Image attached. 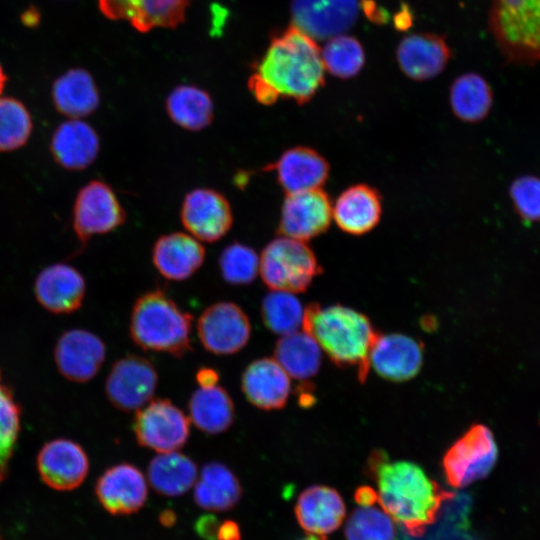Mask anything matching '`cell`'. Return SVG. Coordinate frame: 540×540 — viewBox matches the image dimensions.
Listing matches in <instances>:
<instances>
[{
	"label": "cell",
	"mask_w": 540,
	"mask_h": 540,
	"mask_svg": "<svg viewBox=\"0 0 540 540\" xmlns=\"http://www.w3.org/2000/svg\"><path fill=\"white\" fill-rule=\"evenodd\" d=\"M377 487V500L387 514L411 536H421L435 522L450 492L439 487L410 461H390L382 450L368 459Z\"/></svg>",
	"instance_id": "6da1fadb"
},
{
	"label": "cell",
	"mask_w": 540,
	"mask_h": 540,
	"mask_svg": "<svg viewBox=\"0 0 540 540\" xmlns=\"http://www.w3.org/2000/svg\"><path fill=\"white\" fill-rule=\"evenodd\" d=\"M325 68L316 41L290 25L272 36L250 76L277 99L308 102L324 84Z\"/></svg>",
	"instance_id": "7a4b0ae2"
},
{
	"label": "cell",
	"mask_w": 540,
	"mask_h": 540,
	"mask_svg": "<svg viewBox=\"0 0 540 540\" xmlns=\"http://www.w3.org/2000/svg\"><path fill=\"white\" fill-rule=\"evenodd\" d=\"M302 327L335 364L355 367L359 380H365L379 335L367 316L342 305L311 304L305 308Z\"/></svg>",
	"instance_id": "3957f363"
},
{
	"label": "cell",
	"mask_w": 540,
	"mask_h": 540,
	"mask_svg": "<svg viewBox=\"0 0 540 540\" xmlns=\"http://www.w3.org/2000/svg\"><path fill=\"white\" fill-rule=\"evenodd\" d=\"M192 316L161 290L140 296L131 312L129 331L133 342L143 350L182 357L192 350Z\"/></svg>",
	"instance_id": "277c9868"
},
{
	"label": "cell",
	"mask_w": 540,
	"mask_h": 540,
	"mask_svg": "<svg viewBox=\"0 0 540 540\" xmlns=\"http://www.w3.org/2000/svg\"><path fill=\"white\" fill-rule=\"evenodd\" d=\"M488 24L507 62H540V0H494Z\"/></svg>",
	"instance_id": "5b68a950"
},
{
	"label": "cell",
	"mask_w": 540,
	"mask_h": 540,
	"mask_svg": "<svg viewBox=\"0 0 540 540\" xmlns=\"http://www.w3.org/2000/svg\"><path fill=\"white\" fill-rule=\"evenodd\" d=\"M259 256V274L271 290L303 292L320 273L318 261L305 241L280 235Z\"/></svg>",
	"instance_id": "8992f818"
},
{
	"label": "cell",
	"mask_w": 540,
	"mask_h": 540,
	"mask_svg": "<svg viewBox=\"0 0 540 540\" xmlns=\"http://www.w3.org/2000/svg\"><path fill=\"white\" fill-rule=\"evenodd\" d=\"M497 458L492 431L483 424H474L446 451L442 466L448 483L463 488L487 477Z\"/></svg>",
	"instance_id": "52a82bcc"
},
{
	"label": "cell",
	"mask_w": 540,
	"mask_h": 540,
	"mask_svg": "<svg viewBox=\"0 0 540 540\" xmlns=\"http://www.w3.org/2000/svg\"><path fill=\"white\" fill-rule=\"evenodd\" d=\"M126 213L113 189L92 180L77 193L72 210V227L80 242L114 231L124 224Z\"/></svg>",
	"instance_id": "ba28073f"
},
{
	"label": "cell",
	"mask_w": 540,
	"mask_h": 540,
	"mask_svg": "<svg viewBox=\"0 0 540 540\" xmlns=\"http://www.w3.org/2000/svg\"><path fill=\"white\" fill-rule=\"evenodd\" d=\"M133 429L140 446L166 453L186 444L190 420L169 399H155L137 410Z\"/></svg>",
	"instance_id": "9c48e42d"
},
{
	"label": "cell",
	"mask_w": 540,
	"mask_h": 540,
	"mask_svg": "<svg viewBox=\"0 0 540 540\" xmlns=\"http://www.w3.org/2000/svg\"><path fill=\"white\" fill-rule=\"evenodd\" d=\"M158 382L154 365L139 355L118 359L106 378L105 393L119 410L137 411L151 401Z\"/></svg>",
	"instance_id": "30bf717a"
},
{
	"label": "cell",
	"mask_w": 540,
	"mask_h": 540,
	"mask_svg": "<svg viewBox=\"0 0 540 540\" xmlns=\"http://www.w3.org/2000/svg\"><path fill=\"white\" fill-rule=\"evenodd\" d=\"M197 333L207 351L216 355H230L247 344L251 324L241 307L222 301L203 311L197 321Z\"/></svg>",
	"instance_id": "8fae6325"
},
{
	"label": "cell",
	"mask_w": 540,
	"mask_h": 540,
	"mask_svg": "<svg viewBox=\"0 0 540 540\" xmlns=\"http://www.w3.org/2000/svg\"><path fill=\"white\" fill-rule=\"evenodd\" d=\"M358 0H292V25L316 40L330 39L352 28L358 18Z\"/></svg>",
	"instance_id": "7c38bea8"
},
{
	"label": "cell",
	"mask_w": 540,
	"mask_h": 540,
	"mask_svg": "<svg viewBox=\"0 0 540 540\" xmlns=\"http://www.w3.org/2000/svg\"><path fill=\"white\" fill-rule=\"evenodd\" d=\"M186 231L200 242H216L224 237L233 223L227 198L210 188H197L186 194L181 210Z\"/></svg>",
	"instance_id": "4fadbf2b"
},
{
	"label": "cell",
	"mask_w": 540,
	"mask_h": 540,
	"mask_svg": "<svg viewBox=\"0 0 540 540\" xmlns=\"http://www.w3.org/2000/svg\"><path fill=\"white\" fill-rule=\"evenodd\" d=\"M36 466L42 481L52 489L70 491L79 487L89 471L83 447L67 438L46 442L39 450Z\"/></svg>",
	"instance_id": "5bb4252c"
},
{
	"label": "cell",
	"mask_w": 540,
	"mask_h": 540,
	"mask_svg": "<svg viewBox=\"0 0 540 540\" xmlns=\"http://www.w3.org/2000/svg\"><path fill=\"white\" fill-rule=\"evenodd\" d=\"M332 220V204L321 190L286 194L281 208L280 234L307 241L326 231Z\"/></svg>",
	"instance_id": "9a60e30c"
},
{
	"label": "cell",
	"mask_w": 540,
	"mask_h": 540,
	"mask_svg": "<svg viewBox=\"0 0 540 540\" xmlns=\"http://www.w3.org/2000/svg\"><path fill=\"white\" fill-rule=\"evenodd\" d=\"M106 356L104 342L84 329H70L58 338L54 360L60 374L66 379L84 383L99 372Z\"/></svg>",
	"instance_id": "2e32d148"
},
{
	"label": "cell",
	"mask_w": 540,
	"mask_h": 540,
	"mask_svg": "<svg viewBox=\"0 0 540 540\" xmlns=\"http://www.w3.org/2000/svg\"><path fill=\"white\" fill-rule=\"evenodd\" d=\"M191 0H98L102 14L111 20H126L137 31L176 28L183 22Z\"/></svg>",
	"instance_id": "e0dca14e"
},
{
	"label": "cell",
	"mask_w": 540,
	"mask_h": 540,
	"mask_svg": "<svg viewBox=\"0 0 540 540\" xmlns=\"http://www.w3.org/2000/svg\"><path fill=\"white\" fill-rule=\"evenodd\" d=\"M86 284L83 275L67 263H53L35 278L34 294L38 303L53 314H70L84 300Z\"/></svg>",
	"instance_id": "ac0fdd59"
},
{
	"label": "cell",
	"mask_w": 540,
	"mask_h": 540,
	"mask_svg": "<svg viewBox=\"0 0 540 540\" xmlns=\"http://www.w3.org/2000/svg\"><path fill=\"white\" fill-rule=\"evenodd\" d=\"M95 493L103 508L113 515L138 511L146 502L147 482L132 464L120 463L106 469L98 478Z\"/></svg>",
	"instance_id": "d6986e66"
},
{
	"label": "cell",
	"mask_w": 540,
	"mask_h": 540,
	"mask_svg": "<svg viewBox=\"0 0 540 540\" xmlns=\"http://www.w3.org/2000/svg\"><path fill=\"white\" fill-rule=\"evenodd\" d=\"M422 345L403 334L378 335L369 356L370 366L390 381H406L420 370Z\"/></svg>",
	"instance_id": "ffe728a7"
},
{
	"label": "cell",
	"mask_w": 540,
	"mask_h": 540,
	"mask_svg": "<svg viewBox=\"0 0 540 540\" xmlns=\"http://www.w3.org/2000/svg\"><path fill=\"white\" fill-rule=\"evenodd\" d=\"M451 57L444 38L431 33L405 36L398 44L396 58L402 72L412 80H429L439 75Z\"/></svg>",
	"instance_id": "44dd1931"
},
{
	"label": "cell",
	"mask_w": 540,
	"mask_h": 540,
	"mask_svg": "<svg viewBox=\"0 0 540 540\" xmlns=\"http://www.w3.org/2000/svg\"><path fill=\"white\" fill-rule=\"evenodd\" d=\"M55 162L64 169L78 171L97 158L100 140L95 129L82 119H68L54 130L49 146Z\"/></svg>",
	"instance_id": "7402d4cb"
},
{
	"label": "cell",
	"mask_w": 540,
	"mask_h": 540,
	"mask_svg": "<svg viewBox=\"0 0 540 540\" xmlns=\"http://www.w3.org/2000/svg\"><path fill=\"white\" fill-rule=\"evenodd\" d=\"M241 388L247 400L262 410L285 406L290 390V376L274 358L251 362L242 374Z\"/></svg>",
	"instance_id": "603a6c76"
},
{
	"label": "cell",
	"mask_w": 540,
	"mask_h": 540,
	"mask_svg": "<svg viewBox=\"0 0 540 540\" xmlns=\"http://www.w3.org/2000/svg\"><path fill=\"white\" fill-rule=\"evenodd\" d=\"M264 170L275 171L286 194L320 189L329 174L327 161L317 151L302 146L286 150Z\"/></svg>",
	"instance_id": "cb8c5ba5"
},
{
	"label": "cell",
	"mask_w": 540,
	"mask_h": 540,
	"mask_svg": "<svg viewBox=\"0 0 540 540\" xmlns=\"http://www.w3.org/2000/svg\"><path fill=\"white\" fill-rule=\"evenodd\" d=\"M205 249L202 242L189 233L173 232L161 236L152 250L157 271L166 279L183 281L203 264Z\"/></svg>",
	"instance_id": "d4e9b609"
},
{
	"label": "cell",
	"mask_w": 540,
	"mask_h": 540,
	"mask_svg": "<svg viewBox=\"0 0 540 540\" xmlns=\"http://www.w3.org/2000/svg\"><path fill=\"white\" fill-rule=\"evenodd\" d=\"M345 504L333 488L314 485L298 497L295 514L301 527L313 534L323 536L336 530L345 517Z\"/></svg>",
	"instance_id": "484cf974"
},
{
	"label": "cell",
	"mask_w": 540,
	"mask_h": 540,
	"mask_svg": "<svg viewBox=\"0 0 540 540\" xmlns=\"http://www.w3.org/2000/svg\"><path fill=\"white\" fill-rule=\"evenodd\" d=\"M378 193L367 185H354L344 190L332 205V219L338 227L352 235L372 230L381 217Z\"/></svg>",
	"instance_id": "4316f807"
},
{
	"label": "cell",
	"mask_w": 540,
	"mask_h": 540,
	"mask_svg": "<svg viewBox=\"0 0 540 540\" xmlns=\"http://www.w3.org/2000/svg\"><path fill=\"white\" fill-rule=\"evenodd\" d=\"M53 104L68 119H82L96 111L100 95L91 74L73 68L59 76L52 85Z\"/></svg>",
	"instance_id": "83f0119b"
},
{
	"label": "cell",
	"mask_w": 540,
	"mask_h": 540,
	"mask_svg": "<svg viewBox=\"0 0 540 540\" xmlns=\"http://www.w3.org/2000/svg\"><path fill=\"white\" fill-rule=\"evenodd\" d=\"M242 496V487L235 474L224 464H205L194 484V501L210 511L233 508Z\"/></svg>",
	"instance_id": "f1b7e54d"
},
{
	"label": "cell",
	"mask_w": 540,
	"mask_h": 540,
	"mask_svg": "<svg viewBox=\"0 0 540 540\" xmlns=\"http://www.w3.org/2000/svg\"><path fill=\"white\" fill-rule=\"evenodd\" d=\"M147 477L157 493L176 497L195 484L197 466L191 458L177 451L159 453L149 462Z\"/></svg>",
	"instance_id": "f546056e"
},
{
	"label": "cell",
	"mask_w": 540,
	"mask_h": 540,
	"mask_svg": "<svg viewBox=\"0 0 540 540\" xmlns=\"http://www.w3.org/2000/svg\"><path fill=\"white\" fill-rule=\"evenodd\" d=\"M192 423L202 432L219 434L234 421L235 406L227 391L220 386L199 388L188 404Z\"/></svg>",
	"instance_id": "4dcf8cb0"
},
{
	"label": "cell",
	"mask_w": 540,
	"mask_h": 540,
	"mask_svg": "<svg viewBox=\"0 0 540 540\" xmlns=\"http://www.w3.org/2000/svg\"><path fill=\"white\" fill-rule=\"evenodd\" d=\"M165 105L169 118L189 131H200L213 120L214 106L210 95L194 85L175 87L169 93Z\"/></svg>",
	"instance_id": "1f68e13d"
},
{
	"label": "cell",
	"mask_w": 540,
	"mask_h": 540,
	"mask_svg": "<svg viewBox=\"0 0 540 540\" xmlns=\"http://www.w3.org/2000/svg\"><path fill=\"white\" fill-rule=\"evenodd\" d=\"M321 357L319 344L305 331L283 335L274 348V359L290 377L298 380L316 375Z\"/></svg>",
	"instance_id": "d6a6232c"
},
{
	"label": "cell",
	"mask_w": 540,
	"mask_h": 540,
	"mask_svg": "<svg viewBox=\"0 0 540 540\" xmlns=\"http://www.w3.org/2000/svg\"><path fill=\"white\" fill-rule=\"evenodd\" d=\"M493 93L487 81L476 73L457 77L450 88V104L454 114L466 122H478L489 113Z\"/></svg>",
	"instance_id": "836d02e7"
},
{
	"label": "cell",
	"mask_w": 540,
	"mask_h": 540,
	"mask_svg": "<svg viewBox=\"0 0 540 540\" xmlns=\"http://www.w3.org/2000/svg\"><path fill=\"white\" fill-rule=\"evenodd\" d=\"M305 308L294 293L271 290L262 301L264 325L281 336L296 332L303 323Z\"/></svg>",
	"instance_id": "e575fe53"
},
{
	"label": "cell",
	"mask_w": 540,
	"mask_h": 540,
	"mask_svg": "<svg viewBox=\"0 0 540 540\" xmlns=\"http://www.w3.org/2000/svg\"><path fill=\"white\" fill-rule=\"evenodd\" d=\"M321 58L324 68L341 79L356 76L365 64L361 43L355 37L344 34L328 39L321 50Z\"/></svg>",
	"instance_id": "d590c367"
},
{
	"label": "cell",
	"mask_w": 540,
	"mask_h": 540,
	"mask_svg": "<svg viewBox=\"0 0 540 540\" xmlns=\"http://www.w3.org/2000/svg\"><path fill=\"white\" fill-rule=\"evenodd\" d=\"M33 120L28 108L13 97H0V152L23 147L31 137Z\"/></svg>",
	"instance_id": "8d00e7d4"
},
{
	"label": "cell",
	"mask_w": 540,
	"mask_h": 540,
	"mask_svg": "<svg viewBox=\"0 0 540 540\" xmlns=\"http://www.w3.org/2000/svg\"><path fill=\"white\" fill-rule=\"evenodd\" d=\"M346 540H394L392 518L379 505L359 504L345 526Z\"/></svg>",
	"instance_id": "74e56055"
},
{
	"label": "cell",
	"mask_w": 540,
	"mask_h": 540,
	"mask_svg": "<svg viewBox=\"0 0 540 540\" xmlns=\"http://www.w3.org/2000/svg\"><path fill=\"white\" fill-rule=\"evenodd\" d=\"M21 429V407L9 386L2 379L0 370V483L9 470Z\"/></svg>",
	"instance_id": "f35d334b"
},
{
	"label": "cell",
	"mask_w": 540,
	"mask_h": 540,
	"mask_svg": "<svg viewBox=\"0 0 540 540\" xmlns=\"http://www.w3.org/2000/svg\"><path fill=\"white\" fill-rule=\"evenodd\" d=\"M260 256L244 244L228 245L220 254L219 268L223 279L233 285L251 283L259 274Z\"/></svg>",
	"instance_id": "ab89813d"
},
{
	"label": "cell",
	"mask_w": 540,
	"mask_h": 540,
	"mask_svg": "<svg viewBox=\"0 0 540 540\" xmlns=\"http://www.w3.org/2000/svg\"><path fill=\"white\" fill-rule=\"evenodd\" d=\"M510 197L518 215L525 221H540V178L526 175L510 186Z\"/></svg>",
	"instance_id": "60d3db41"
},
{
	"label": "cell",
	"mask_w": 540,
	"mask_h": 540,
	"mask_svg": "<svg viewBox=\"0 0 540 540\" xmlns=\"http://www.w3.org/2000/svg\"><path fill=\"white\" fill-rule=\"evenodd\" d=\"M196 529L206 540H240L241 538L240 529L235 522L225 520L219 523L217 518L210 515L201 517L196 524Z\"/></svg>",
	"instance_id": "b9f144b4"
},
{
	"label": "cell",
	"mask_w": 540,
	"mask_h": 540,
	"mask_svg": "<svg viewBox=\"0 0 540 540\" xmlns=\"http://www.w3.org/2000/svg\"><path fill=\"white\" fill-rule=\"evenodd\" d=\"M218 380V372L210 367H202L196 373V381L201 388H209L216 386Z\"/></svg>",
	"instance_id": "7bdbcfd3"
},
{
	"label": "cell",
	"mask_w": 540,
	"mask_h": 540,
	"mask_svg": "<svg viewBox=\"0 0 540 540\" xmlns=\"http://www.w3.org/2000/svg\"><path fill=\"white\" fill-rule=\"evenodd\" d=\"M39 19V12L35 8H29L22 14L23 23L30 27L38 24Z\"/></svg>",
	"instance_id": "ee69618b"
},
{
	"label": "cell",
	"mask_w": 540,
	"mask_h": 540,
	"mask_svg": "<svg viewBox=\"0 0 540 540\" xmlns=\"http://www.w3.org/2000/svg\"><path fill=\"white\" fill-rule=\"evenodd\" d=\"M173 515L171 511H165L161 516V522L165 523L166 525H170L174 522L175 517H170Z\"/></svg>",
	"instance_id": "f6af8a7d"
},
{
	"label": "cell",
	"mask_w": 540,
	"mask_h": 540,
	"mask_svg": "<svg viewBox=\"0 0 540 540\" xmlns=\"http://www.w3.org/2000/svg\"><path fill=\"white\" fill-rule=\"evenodd\" d=\"M6 81H7V76L5 74V71L3 70L2 66L0 65V97H1V93L5 87V84H6Z\"/></svg>",
	"instance_id": "bcb514c9"
},
{
	"label": "cell",
	"mask_w": 540,
	"mask_h": 540,
	"mask_svg": "<svg viewBox=\"0 0 540 540\" xmlns=\"http://www.w3.org/2000/svg\"><path fill=\"white\" fill-rule=\"evenodd\" d=\"M301 540H323V539L313 535V536H308V537H306L304 539H301Z\"/></svg>",
	"instance_id": "7dc6e473"
},
{
	"label": "cell",
	"mask_w": 540,
	"mask_h": 540,
	"mask_svg": "<svg viewBox=\"0 0 540 540\" xmlns=\"http://www.w3.org/2000/svg\"><path fill=\"white\" fill-rule=\"evenodd\" d=\"M0 540H2V536H1V534H0Z\"/></svg>",
	"instance_id": "c3c4849f"
}]
</instances>
